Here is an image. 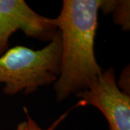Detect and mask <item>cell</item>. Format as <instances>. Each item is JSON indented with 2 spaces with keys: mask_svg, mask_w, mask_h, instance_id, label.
Returning <instances> with one entry per match:
<instances>
[{
  "mask_svg": "<svg viewBox=\"0 0 130 130\" xmlns=\"http://www.w3.org/2000/svg\"><path fill=\"white\" fill-rule=\"evenodd\" d=\"M15 130H27V121H23L17 126Z\"/></svg>",
  "mask_w": 130,
  "mask_h": 130,
  "instance_id": "cell-8",
  "label": "cell"
},
{
  "mask_svg": "<svg viewBox=\"0 0 130 130\" xmlns=\"http://www.w3.org/2000/svg\"><path fill=\"white\" fill-rule=\"evenodd\" d=\"M20 30L28 36L51 41L58 31L51 18L32 10L24 0H0V56L8 49L9 38Z\"/></svg>",
  "mask_w": 130,
  "mask_h": 130,
  "instance_id": "cell-4",
  "label": "cell"
},
{
  "mask_svg": "<svg viewBox=\"0 0 130 130\" xmlns=\"http://www.w3.org/2000/svg\"><path fill=\"white\" fill-rule=\"evenodd\" d=\"M117 85L123 93L130 95V67L129 65L124 67L119 75Z\"/></svg>",
  "mask_w": 130,
  "mask_h": 130,
  "instance_id": "cell-7",
  "label": "cell"
},
{
  "mask_svg": "<svg viewBox=\"0 0 130 130\" xmlns=\"http://www.w3.org/2000/svg\"><path fill=\"white\" fill-rule=\"evenodd\" d=\"M76 95L79 98L76 106L97 108L106 117L109 130H130V95L119 88L113 68L103 70Z\"/></svg>",
  "mask_w": 130,
  "mask_h": 130,
  "instance_id": "cell-3",
  "label": "cell"
},
{
  "mask_svg": "<svg viewBox=\"0 0 130 130\" xmlns=\"http://www.w3.org/2000/svg\"><path fill=\"white\" fill-rule=\"evenodd\" d=\"M99 10L106 15L112 14L113 23L124 31L130 30L129 0H101Z\"/></svg>",
  "mask_w": 130,
  "mask_h": 130,
  "instance_id": "cell-5",
  "label": "cell"
},
{
  "mask_svg": "<svg viewBox=\"0 0 130 130\" xmlns=\"http://www.w3.org/2000/svg\"><path fill=\"white\" fill-rule=\"evenodd\" d=\"M23 111L26 116H27V130H54L61 122L64 119L65 117L68 115V111L65 112L64 113H63L60 117H59L56 121H54V122L48 129H43L42 128H41L38 125L37 123L34 121L30 117V116L29 115L28 109L26 108V107H23Z\"/></svg>",
  "mask_w": 130,
  "mask_h": 130,
  "instance_id": "cell-6",
  "label": "cell"
},
{
  "mask_svg": "<svg viewBox=\"0 0 130 130\" xmlns=\"http://www.w3.org/2000/svg\"><path fill=\"white\" fill-rule=\"evenodd\" d=\"M61 38L58 31L46 46L38 50L17 46L0 56V83L3 92L13 95L33 93L38 88L54 84L59 77Z\"/></svg>",
  "mask_w": 130,
  "mask_h": 130,
  "instance_id": "cell-2",
  "label": "cell"
},
{
  "mask_svg": "<svg viewBox=\"0 0 130 130\" xmlns=\"http://www.w3.org/2000/svg\"><path fill=\"white\" fill-rule=\"evenodd\" d=\"M101 2L64 0L60 14L51 18L61 38L60 74L54 83L58 102L85 90L103 71L94 51Z\"/></svg>",
  "mask_w": 130,
  "mask_h": 130,
  "instance_id": "cell-1",
  "label": "cell"
}]
</instances>
